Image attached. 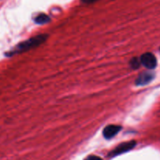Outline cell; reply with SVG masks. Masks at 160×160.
Segmentation results:
<instances>
[{"mask_svg": "<svg viewBox=\"0 0 160 160\" xmlns=\"http://www.w3.org/2000/svg\"><path fill=\"white\" fill-rule=\"evenodd\" d=\"M130 64L133 69H138L142 64H141L140 59H138V57H134L130 61Z\"/></svg>", "mask_w": 160, "mask_h": 160, "instance_id": "obj_7", "label": "cell"}, {"mask_svg": "<svg viewBox=\"0 0 160 160\" xmlns=\"http://www.w3.org/2000/svg\"><path fill=\"white\" fill-rule=\"evenodd\" d=\"M141 64L148 69H154L157 66V60L152 53H145L140 58Z\"/></svg>", "mask_w": 160, "mask_h": 160, "instance_id": "obj_3", "label": "cell"}, {"mask_svg": "<svg viewBox=\"0 0 160 160\" xmlns=\"http://www.w3.org/2000/svg\"><path fill=\"white\" fill-rule=\"evenodd\" d=\"M154 78H155V75L152 73V72H142V73H141L140 75L138 76V78H136L135 84L138 86H145V85L151 83Z\"/></svg>", "mask_w": 160, "mask_h": 160, "instance_id": "obj_4", "label": "cell"}, {"mask_svg": "<svg viewBox=\"0 0 160 160\" xmlns=\"http://www.w3.org/2000/svg\"><path fill=\"white\" fill-rule=\"evenodd\" d=\"M50 21V17L45 13H40L36 16L34 18V22L38 24H45Z\"/></svg>", "mask_w": 160, "mask_h": 160, "instance_id": "obj_6", "label": "cell"}, {"mask_svg": "<svg viewBox=\"0 0 160 160\" xmlns=\"http://www.w3.org/2000/svg\"><path fill=\"white\" fill-rule=\"evenodd\" d=\"M82 3H87V4H90V3H95V2L98 1V0H81Z\"/></svg>", "mask_w": 160, "mask_h": 160, "instance_id": "obj_9", "label": "cell"}, {"mask_svg": "<svg viewBox=\"0 0 160 160\" xmlns=\"http://www.w3.org/2000/svg\"><path fill=\"white\" fill-rule=\"evenodd\" d=\"M84 160H102V158L97 155H89Z\"/></svg>", "mask_w": 160, "mask_h": 160, "instance_id": "obj_8", "label": "cell"}, {"mask_svg": "<svg viewBox=\"0 0 160 160\" xmlns=\"http://www.w3.org/2000/svg\"><path fill=\"white\" fill-rule=\"evenodd\" d=\"M122 127L119 125H109L104 128L102 131L103 136L106 139L109 140L114 137L121 130Z\"/></svg>", "mask_w": 160, "mask_h": 160, "instance_id": "obj_5", "label": "cell"}, {"mask_svg": "<svg viewBox=\"0 0 160 160\" xmlns=\"http://www.w3.org/2000/svg\"><path fill=\"white\" fill-rule=\"evenodd\" d=\"M48 37V35L47 34H41L34 36L32 38H30V39L17 44L16 46L11 49L9 51L5 53V55L6 56H12L15 54H19V53H22L23 52L32 50V49L36 48V47L39 46L42 43H44L47 40Z\"/></svg>", "mask_w": 160, "mask_h": 160, "instance_id": "obj_1", "label": "cell"}, {"mask_svg": "<svg viewBox=\"0 0 160 160\" xmlns=\"http://www.w3.org/2000/svg\"><path fill=\"white\" fill-rule=\"evenodd\" d=\"M137 143L135 141H128V142H123L122 144H119L117 147L114 148V150H112L110 152L109 155L112 157L117 156V155H120L121 154L125 153V152H128L129 151L132 150L134 147L136 146Z\"/></svg>", "mask_w": 160, "mask_h": 160, "instance_id": "obj_2", "label": "cell"}]
</instances>
